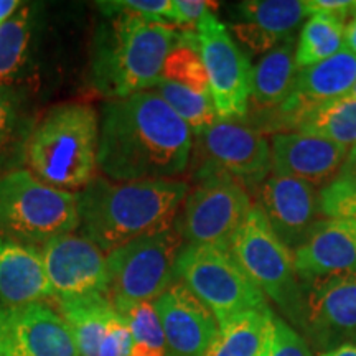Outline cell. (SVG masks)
Wrapping results in <instances>:
<instances>
[{
  "mask_svg": "<svg viewBox=\"0 0 356 356\" xmlns=\"http://www.w3.org/2000/svg\"><path fill=\"white\" fill-rule=\"evenodd\" d=\"M33 127L25 97L0 86V175L25 165L26 145Z\"/></svg>",
  "mask_w": 356,
  "mask_h": 356,
  "instance_id": "603a6c76",
  "label": "cell"
},
{
  "mask_svg": "<svg viewBox=\"0 0 356 356\" xmlns=\"http://www.w3.org/2000/svg\"><path fill=\"white\" fill-rule=\"evenodd\" d=\"M274 175L327 186L340 177L350 149L322 137L299 132L274 134L270 139Z\"/></svg>",
  "mask_w": 356,
  "mask_h": 356,
  "instance_id": "2e32d148",
  "label": "cell"
},
{
  "mask_svg": "<svg viewBox=\"0 0 356 356\" xmlns=\"http://www.w3.org/2000/svg\"><path fill=\"white\" fill-rule=\"evenodd\" d=\"M307 6H309L310 15L323 12L330 13L341 22H345L350 12L356 10V2H346V0H310V2H307Z\"/></svg>",
  "mask_w": 356,
  "mask_h": 356,
  "instance_id": "d590c367",
  "label": "cell"
},
{
  "mask_svg": "<svg viewBox=\"0 0 356 356\" xmlns=\"http://www.w3.org/2000/svg\"><path fill=\"white\" fill-rule=\"evenodd\" d=\"M300 284L356 270V222L320 220L293 252Z\"/></svg>",
  "mask_w": 356,
  "mask_h": 356,
  "instance_id": "ac0fdd59",
  "label": "cell"
},
{
  "mask_svg": "<svg viewBox=\"0 0 356 356\" xmlns=\"http://www.w3.org/2000/svg\"><path fill=\"white\" fill-rule=\"evenodd\" d=\"M170 356H204L220 337L215 315L181 282L154 300Z\"/></svg>",
  "mask_w": 356,
  "mask_h": 356,
  "instance_id": "9a60e30c",
  "label": "cell"
},
{
  "mask_svg": "<svg viewBox=\"0 0 356 356\" xmlns=\"http://www.w3.org/2000/svg\"><path fill=\"white\" fill-rule=\"evenodd\" d=\"M99 115L89 104L65 102L35 124L25 163L44 184L60 190H81L97 170Z\"/></svg>",
  "mask_w": 356,
  "mask_h": 356,
  "instance_id": "277c9868",
  "label": "cell"
},
{
  "mask_svg": "<svg viewBox=\"0 0 356 356\" xmlns=\"http://www.w3.org/2000/svg\"><path fill=\"white\" fill-rule=\"evenodd\" d=\"M24 3L19 0H0V25L7 22Z\"/></svg>",
  "mask_w": 356,
  "mask_h": 356,
  "instance_id": "74e56055",
  "label": "cell"
},
{
  "mask_svg": "<svg viewBox=\"0 0 356 356\" xmlns=\"http://www.w3.org/2000/svg\"><path fill=\"white\" fill-rule=\"evenodd\" d=\"M177 35L167 22L134 13L108 17L97 26L92 42V88L108 101L150 91L162 79Z\"/></svg>",
  "mask_w": 356,
  "mask_h": 356,
  "instance_id": "3957f363",
  "label": "cell"
},
{
  "mask_svg": "<svg viewBox=\"0 0 356 356\" xmlns=\"http://www.w3.org/2000/svg\"><path fill=\"white\" fill-rule=\"evenodd\" d=\"M293 131L351 149L356 145V101L345 96L312 108L297 121Z\"/></svg>",
  "mask_w": 356,
  "mask_h": 356,
  "instance_id": "d4e9b609",
  "label": "cell"
},
{
  "mask_svg": "<svg viewBox=\"0 0 356 356\" xmlns=\"http://www.w3.org/2000/svg\"><path fill=\"white\" fill-rule=\"evenodd\" d=\"M320 211L328 220L356 222V181L338 177L320 191Z\"/></svg>",
  "mask_w": 356,
  "mask_h": 356,
  "instance_id": "4dcf8cb0",
  "label": "cell"
},
{
  "mask_svg": "<svg viewBox=\"0 0 356 356\" xmlns=\"http://www.w3.org/2000/svg\"><path fill=\"white\" fill-rule=\"evenodd\" d=\"M198 139L207 162L238 178L248 190L259 188L273 170L270 144L246 124L218 119Z\"/></svg>",
  "mask_w": 356,
  "mask_h": 356,
  "instance_id": "4fadbf2b",
  "label": "cell"
},
{
  "mask_svg": "<svg viewBox=\"0 0 356 356\" xmlns=\"http://www.w3.org/2000/svg\"><path fill=\"white\" fill-rule=\"evenodd\" d=\"M0 356H12L10 348H8V341H7V337H6V330H3L2 314H0Z\"/></svg>",
  "mask_w": 356,
  "mask_h": 356,
  "instance_id": "b9f144b4",
  "label": "cell"
},
{
  "mask_svg": "<svg viewBox=\"0 0 356 356\" xmlns=\"http://www.w3.org/2000/svg\"><path fill=\"white\" fill-rule=\"evenodd\" d=\"M78 228L76 193L44 184L26 168L0 175V234L38 248Z\"/></svg>",
  "mask_w": 356,
  "mask_h": 356,
  "instance_id": "5b68a950",
  "label": "cell"
},
{
  "mask_svg": "<svg viewBox=\"0 0 356 356\" xmlns=\"http://www.w3.org/2000/svg\"><path fill=\"white\" fill-rule=\"evenodd\" d=\"M231 30H233L238 42L252 53H269L274 48H277L280 43L286 42V40H280L275 35L266 32L261 26L249 24V22H238L231 26Z\"/></svg>",
  "mask_w": 356,
  "mask_h": 356,
  "instance_id": "836d02e7",
  "label": "cell"
},
{
  "mask_svg": "<svg viewBox=\"0 0 356 356\" xmlns=\"http://www.w3.org/2000/svg\"><path fill=\"white\" fill-rule=\"evenodd\" d=\"M346 97H351V99L356 101V83L353 84V88H351V91L346 95Z\"/></svg>",
  "mask_w": 356,
  "mask_h": 356,
  "instance_id": "7bdbcfd3",
  "label": "cell"
},
{
  "mask_svg": "<svg viewBox=\"0 0 356 356\" xmlns=\"http://www.w3.org/2000/svg\"><path fill=\"white\" fill-rule=\"evenodd\" d=\"M299 68L296 65V40L289 38L269 51L251 70L252 111L257 115L280 108L296 88Z\"/></svg>",
  "mask_w": 356,
  "mask_h": 356,
  "instance_id": "44dd1931",
  "label": "cell"
},
{
  "mask_svg": "<svg viewBox=\"0 0 356 356\" xmlns=\"http://www.w3.org/2000/svg\"><path fill=\"white\" fill-rule=\"evenodd\" d=\"M37 8L22 6L0 25V86L25 97L38 81Z\"/></svg>",
  "mask_w": 356,
  "mask_h": 356,
  "instance_id": "ffe728a7",
  "label": "cell"
},
{
  "mask_svg": "<svg viewBox=\"0 0 356 356\" xmlns=\"http://www.w3.org/2000/svg\"><path fill=\"white\" fill-rule=\"evenodd\" d=\"M188 191L181 180L114 181L95 177L76 193L79 234L108 254L175 225Z\"/></svg>",
  "mask_w": 356,
  "mask_h": 356,
  "instance_id": "7a4b0ae2",
  "label": "cell"
},
{
  "mask_svg": "<svg viewBox=\"0 0 356 356\" xmlns=\"http://www.w3.org/2000/svg\"><path fill=\"white\" fill-rule=\"evenodd\" d=\"M150 91L167 102L168 108L190 127L193 136L200 137L218 121L211 95L193 91L163 78Z\"/></svg>",
  "mask_w": 356,
  "mask_h": 356,
  "instance_id": "f1b7e54d",
  "label": "cell"
},
{
  "mask_svg": "<svg viewBox=\"0 0 356 356\" xmlns=\"http://www.w3.org/2000/svg\"><path fill=\"white\" fill-rule=\"evenodd\" d=\"M273 310H248L220 325V338L231 356H269L274 338Z\"/></svg>",
  "mask_w": 356,
  "mask_h": 356,
  "instance_id": "cb8c5ba5",
  "label": "cell"
},
{
  "mask_svg": "<svg viewBox=\"0 0 356 356\" xmlns=\"http://www.w3.org/2000/svg\"><path fill=\"white\" fill-rule=\"evenodd\" d=\"M162 78L193 91L210 95V83L204 70L197 30L178 32L175 43L163 63Z\"/></svg>",
  "mask_w": 356,
  "mask_h": 356,
  "instance_id": "83f0119b",
  "label": "cell"
},
{
  "mask_svg": "<svg viewBox=\"0 0 356 356\" xmlns=\"http://www.w3.org/2000/svg\"><path fill=\"white\" fill-rule=\"evenodd\" d=\"M200 53L210 83V95L220 121H243L249 111L251 65L234 43L228 26L213 12L197 25Z\"/></svg>",
  "mask_w": 356,
  "mask_h": 356,
  "instance_id": "30bf717a",
  "label": "cell"
},
{
  "mask_svg": "<svg viewBox=\"0 0 356 356\" xmlns=\"http://www.w3.org/2000/svg\"><path fill=\"white\" fill-rule=\"evenodd\" d=\"M345 22L330 13H312L296 44V65L304 70L343 50Z\"/></svg>",
  "mask_w": 356,
  "mask_h": 356,
  "instance_id": "484cf974",
  "label": "cell"
},
{
  "mask_svg": "<svg viewBox=\"0 0 356 356\" xmlns=\"http://www.w3.org/2000/svg\"><path fill=\"white\" fill-rule=\"evenodd\" d=\"M302 332L315 348L356 345V270L302 284Z\"/></svg>",
  "mask_w": 356,
  "mask_h": 356,
  "instance_id": "8fae6325",
  "label": "cell"
},
{
  "mask_svg": "<svg viewBox=\"0 0 356 356\" xmlns=\"http://www.w3.org/2000/svg\"><path fill=\"white\" fill-rule=\"evenodd\" d=\"M42 256L55 299L108 296L106 252L84 236L76 233L58 236L43 244Z\"/></svg>",
  "mask_w": 356,
  "mask_h": 356,
  "instance_id": "7c38bea8",
  "label": "cell"
},
{
  "mask_svg": "<svg viewBox=\"0 0 356 356\" xmlns=\"http://www.w3.org/2000/svg\"><path fill=\"white\" fill-rule=\"evenodd\" d=\"M345 44L346 50L356 55V10L351 17L350 24L345 26Z\"/></svg>",
  "mask_w": 356,
  "mask_h": 356,
  "instance_id": "f35d334b",
  "label": "cell"
},
{
  "mask_svg": "<svg viewBox=\"0 0 356 356\" xmlns=\"http://www.w3.org/2000/svg\"><path fill=\"white\" fill-rule=\"evenodd\" d=\"M96 6L106 17L134 13V15L168 24L172 20L173 0H106V2H97Z\"/></svg>",
  "mask_w": 356,
  "mask_h": 356,
  "instance_id": "1f68e13d",
  "label": "cell"
},
{
  "mask_svg": "<svg viewBox=\"0 0 356 356\" xmlns=\"http://www.w3.org/2000/svg\"><path fill=\"white\" fill-rule=\"evenodd\" d=\"M193 134L154 91L106 101L97 168L114 181L173 180L186 170Z\"/></svg>",
  "mask_w": 356,
  "mask_h": 356,
  "instance_id": "6da1fadb",
  "label": "cell"
},
{
  "mask_svg": "<svg viewBox=\"0 0 356 356\" xmlns=\"http://www.w3.org/2000/svg\"><path fill=\"white\" fill-rule=\"evenodd\" d=\"M286 246L299 248L320 221V193L297 178L273 175L257 188V204Z\"/></svg>",
  "mask_w": 356,
  "mask_h": 356,
  "instance_id": "5bb4252c",
  "label": "cell"
},
{
  "mask_svg": "<svg viewBox=\"0 0 356 356\" xmlns=\"http://www.w3.org/2000/svg\"><path fill=\"white\" fill-rule=\"evenodd\" d=\"M320 356H356V345H343L335 350L325 351Z\"/></svg>",
  "mask_w": 356,
  "mask_h": 356,
  "instance_id": "ab89813d",
  "label": "cell"
},
{
  "mask_svg": "<svg viewBox=\"0 0 356 356\" xmlns=\"http://www.w3.org/2000/svg\"><path fill=\"white\" fill-rule=\"evenodd\" d=\"M218 3L204 2V0H173L172 24L181 26H197L198 22L216 8Z\"/></svg>",
  "mask_w": 356,
  "mask_h": 356,
  "instance_id": "e575fe53",
  "label": "cell"
},
{
  "mask_svg": "<svg viewBox=\"0 0 356 356\" xmlns=\"http://www.w3.org/2000/svg\"><path fill=\"white\" fill-rule=\"evenodd\" d=\"M178 225L142 236L106 254L108 297L119 312L154 302L175 282V264L184 249Z\"/></svg>",
  "mask_w": 356,
  "mask_h": 356,
  "instance_id": "52a82bcc",
  "label": "cell"
},
{
  "mask_svg": "<svg viewBox=\"0 0 356 356\" xmlns=\"http://www.w3.org/2000/svg\"><path fill=\"white\" fill-rule=\"evenodd\" d=\"M53 297L42 249L0 234V307L15 309Z\"/></svg>",
  "mask_w": 356,
  "mask_h": 356,
  "instance_id": "d6986e66",
  "label": "cell"
},
{
  "mask_svg": "<svg viewBox=\"0 0 356 356\" xmlns=\"http://www.w3.org/2000/svg\"><path fill=\"white\" fill-rule=\"evenodd\" d=\"M231 254L248 277L269 297L293 327L304 325V291L293 254L277 238L259 207L252 204L229 244Z\"/></svg>",
  "mask_w": 356,
  "mask_h": 356,
  "instance_id": "8992f818",
  "label": "cell"
},
{
  "mask_svg": "<svg viewBox=\"0 0 356 356\" xmlns=\"http://www.w3.org/2000/svg\"><path fill=\"white\" fill-rule=\"evenodd\" d=\"M269 356H312L305 338L286 320L274 318V338Z\"/></svg>",
  "mask_w": 356,
  "mask_h": 356,
  "instance_id": "d6a6232c",
  "label": "cell"
},
{
  "mask_svg": "<svg viewBox=\"0 0 356 356\" xmlns=\"http://www.w3.org/2000/svg\"><path fill=\"white\" fill-rule=\"evenodd\" d=\"M0 314L12 356H79L68 323L44 302Z\"/></svg>",
  "mask_w": 356,
  "mask_h": 356,
  "instance_id": "e0dca14e",
  "label": "cell"
},
{
  "mask_svg": "<svg viewBox=\"0 0 356 356\" xmlns=\"http://www.w3.org/2000/svg\"><path fill=\"white\" fill-rule=\"evenodd\" d=\"M175 280L210 309L218 327L243 312L269 309L266 296L248 277L229 248L186 244L178 254Z\"/></svg>",
  "mask_w": 356,
  "mask_h": 356,
  "instance_id": "ba28073f",
  "label": "cell"
},
{
  "mask_svg": "<svg viewBox=\"0 0 356 356\" xmlns=\"http://www.w3.org/2000/svg\"><path fill=\"white\" fill-rule=\"evenodd\" d=\"M131 327L132 346L129 356H170L154 302H142L122 312Z\"/></svg>",
  "mask_w": 356,
  "mask_h": 356,
  "instance_id": "f546056e",
  "label": "cell"
},
{
  "mask_svg": "<svg viewBox=\"0 0 356 356\" xmlns=\"http://www.w3.org/2000/svg\"><path fill=\"white\" fill-rule=\"evenodd\" d=\"M195 180L185 198L184 216L177 220L184 241L191 246L229 248L252 208L249 190L207 160Z\"/></svg>",
  "mask_w": 356,
  "mask_h": 356,
  "instance_id": "9c48e42d",
  "label": "cell"
},
{
  "mask_svg": "<svg viewBox=\"0 0 356 356\" xmlns=\"http://www.w3.org/2000/svg\"><path fill=\"white\" fill-rule=\"evenodd\" d=\"M204 356H231V355L228 353V350L225 348V345H222L221 338L218 337L215 343L210 346V350H208V353Z\"/></svg>",
  "mask_w": 356,
  "mask_h": 356,
  "instance_id": "60d3db41",
  "label": "cell"
},
{
  "mask_svg": "<svg viewBox=\"0 0 356 356\" xmlns=\"http://www.w3.org/2000/svg\"><path fill=\"white\" fill-rule=\"evenodd\" d=\"M340 177L356 181V145L350 149V154L345 160V165H343V168H341Z\"/></svg>",
  "mask_w": 356,
  "mask_h": 356,
  "instance_id": "8d00e7d4",
  "label": "cell"
},
{
  "mask_svg": "<svg viewBox=\"0 0 356 356\" xmlns=\"http://www.w3.org/2000/svg\"><path fill=\"white\" fill-rule=\"evenodd\" d=\"M58 314L68 323L79 356H99L113 325L121 312L108 296H89L78 299H56Z\"/></svg>",
  "mask_w": 356,
  "mask_h": 356,
  "instance_id": "7402d4cb",
  "label": "cell"
},
{
  "mask_svg": "<svg viewBox=\"0 0 356 356\" xmlns=\"http://www.w3.org/2000/svg\"><path fill=\"white\" fill-rule=\"evenodd\" d=\"M241 22L254 24L280 40L293 37V30L310 15L302 0H246L234 7Z\"/></svg>",
  "mask_w": 356,
  "mask_h": 356,
  "instance_id": "4316f807",
  "label": "cell"
}]
</instances>
